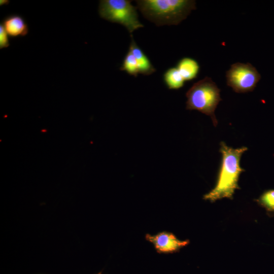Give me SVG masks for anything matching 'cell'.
Masks as SVG:
<instances>
[{
	"label": "cell",
	"instance_id": "cell-1",
	"mask_svg": "<svg viewBox=\"0 0 274 274\" xmlns=\"http://www.w3.org/2000/svg\"><path fill=\"white\" fill-rule=\"evenodd\" d=\"M220 152L222 155L221 162L215 187L205 194L203 199L212 202L223 198H232L234 191L238 189L239 177L244 169L241 167L240 160L242 155L248 148L243 146L233 148L221 142Z\"/></svg>",
	"mask_w": 274,
	"mask_h": 274
},
{
	"label": "cell",
	"instance_id": "cell-2",
	"mask_svg": "<svg viewBox=\"0 0 274 274\" xmlns=\"http://www.w3.org/2000/svg\"><path fill=\"white\" fill-rule=\"evenodd\" d=\"M137 9L157 26L177 25L195 10L193 0H138Z\"/></svg>",
	"mask_w": 274,
	"mask_h": 274
},
{
	"label": "cell",
	"instance_id": "cell-3",
	"mask_svg": "<svg viewBox=\"0 0 274 274\" xmlns=\"http://www.w3.org/2000/svg\"><path fill=\"white\" fill-rule=\"evenodd\" d=\"M220 90L217 84L209 77L195 83L187 91V110H197L211 118L214 126L217 125L215 111L222 100Z\"/></svg>",
	"mask_w": 274,
	"mask_h": 274
},
{
	"label": "cell",
	"instance_id": "cell-4",
	"mask_svg": "<svg viewBox=\"0 0 274 274\" xmlns=\"http://www.w3.org/2000/svg\"><path fill=\"white\" fill-rule=\"evenodd\" d=\"M129 0H101L98 7L100 17L113 23H119L131 33L144 27L139 20L137 7Z\"/></svg>",
	"mask_w": 274,
	"mask_h": 274
},
{
	"label": "cell",
	"instance_id": "cell-5",
	"mask_svg": "<svg viewBox=\"0 0 274 274\" xmlns=\"http://www.w3.org/2000/svg\"><path fill=\"white\" fill-rule=\"evenodd\" d=\"M227 85L237 93L252 91L261 79L256 68L250 63L232 64L226 74Z\"/></svg>",
	"mask_w": 274,
	"mask_h": 274
},
{
	"label": "cell",
	"instance_id": "cell-6",
	"mask_svg": "<svg viewBox=\"0 0 274 274\" xmlns=\"http://www.w3.org/2000/svg\"><path fill=\"white\" fill-rule=\"evenodd\" d=\"M145 238L153 245L156 252L160 254L178 252L189 244V240H180L173 233L165 231L154 235L146 234Z\"/></svg>",
	"mask_w": 274,
	"mask_h": 274
},
{
	"label": "cell",
	"instance_id": "cell-7",
	"mask_svg": "<svg viewBox=\"0 0 274 274\" xmlns=\"http://www.w3.org/2000/svg\"><path fill=\"white\" fill-rule=\"evenodd\" d=\"M2 24L9 36L11 37H23L28 33V25L20 15H9L4 19Z\"/></svg>",
	"mask_w": 274,
	"mask_h": 274
},
{
	"label": "cell",
	"instance_id": "cell-8",
	"mask_svg": "<svg viewBox=\"0 0 274 274\" xmlns=\"http://www.w3.org/2000/svg\"><path fill=\"white\" fill-rule=\"evenodd\" d=\"M128 50L134 56L138 63L140 74L144 75H150L156 71L155 68L151 63L150 59L139 47L134 40L132 35Z\"/></svg>",
	"mask_w": 274,
	"mask_h": 274
},
{
	"label": "cell",
	"instance_id": "cell-9",
	"mask_svg": "<svg viewBox=\"0 0 274 274\" xmlns=\"http://www.w3.org/2000/svg\"><path fill=\"white\" fill-rule=\"evenodd\" d=\"M176 67L185 81L196 78L200 68L198 62L195 59L187 57L180 59Z\"/></svg>",
	"mask_w": 274,
	"mask_h": 274
},
{
	"label": "cell",
	"instance_id": "cell-10",
	"mask_svg": "<svg viewBox=\"0 0 274 274\" xmlns=\"http://www.w3.org/2000/svg\"><path fill=\"white\" fill-rule=\"evenodd\" d=\"M163 80L169 89H178L182 88L185 81L177 67L168 68L163 75Z\"/></svg>",
	"mask_w": 274,
	"mask_h": 274
},
{
	"label": "cell",
	"instance_id": "cell-11",
	"mask_svg": "<svg viewBox=\"0 0 274 274\" xmlns=\"http://www.w3.org/2000/svg\"><path fill=\"white\" fill-rule=\"evenodd\" d=\"M120 70L135 77H136L140 74L136 60L133 54L129 50L123 59Z\"/></svg>",
	"mask_w": 274,
	"mask_h": 274
},
{
	"label": "cell",
	"instance_id": "cell-12",
	"mask_svg": "<svg viewBox=\"0 0 274 274\" xmlns=\"http://www.w3.org/2000/svg\"><path fill=\"white\" fill-rule=\"evenodd\" d=\"M257 201L268 213H274V189L264 191L257 199Z\"/></svg>",
	"mask_w": 274,
	"mask_h": 274
},
{
	"label": "cell",
	"instance_id": "cell-13",
	"mask_svg": "<svg viewBox=\"0 0 274 274\" xmlns=\"http://www.w3.org/2000/svg\"><path fill=\"white\" fill-rule=\"evenodd\" d=\"M9 35L6 31L2 23L0 24V49L7 48L9 46Z\"/></svg>",
	"mask_w": 274,
	"mask_h": 274
},
{
	"label": "cell",
	"instance_id": "cell-14",
	"mask_svg": "<svg viewBox=\"0 0 274 274\" xmlns=\"http://www.w3.org/2000/svg\"><path fill=\"white\" fill-rule=\"evenodd\" d=\"M9 3V1L7 0H1L0 1V5H7Z\"/></svg>",
	"mask_w": 274,
	"mask_h": 274
},
{
	"label": "cell",
	"instance_id": "cell-15",
	"mask_svg": "<svg viewBox=\"0 0 274 274\" xmlns=\"http://www.w3.org/2000/svg\"><path fill=\"white\" fill-rule=\"evenodd\" d=\"M97 274H101V271L98 272Z\"/></svg>",
	"mask_w": 274,
	"mask_h": 274
}]
</instances>
